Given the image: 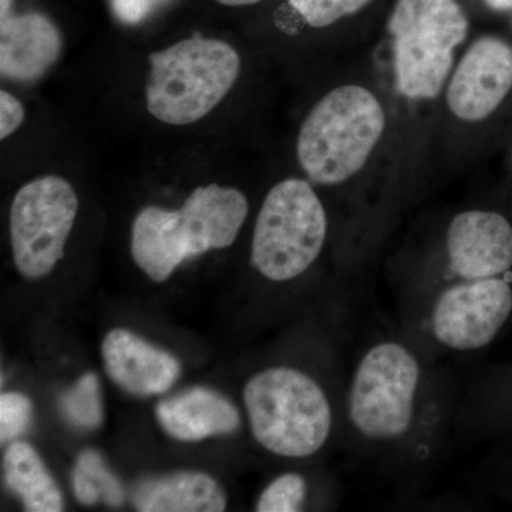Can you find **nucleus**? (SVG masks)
I'll list each match as a JSON object with an SVG mask.
<instances>
[{
    "label": "nucleus",
    "instance_id": "nucleus-1",
    "mask_svg": "<svg viewBox=\"0 0 512 512\" xmlns=\"http://www.w3.org/2000/svg\"><path fill=\"white\" fill-rule=\"evenodd\" d=\"M248 212L241 191L218 184L195 188L180 210L143 208L131 228L134 264L161 284L187 259L231 247Z\"/></svg>",
    "mask_w": 512,
    "mask_h": 512
},
{
    "label": "nucleus",
    "instance_id": "nucleus-2",
    "mask_svg": "<svg viewBox=\"0 0 512 512\" xmlns=\"http://www.w3.org/2000/svg\"><path fill=\"white\" fill-rule=\"evenodd\" d=\"M386 130L380 97L365 84H340L303 120L296 143L299 165L313 184L349 183L375 156Z\"/></svg>",
    "mask_w": 512,
    "mask_h": 512
},
{
    "label": "nucleus",
    "instance_id": "nucleus-3",
    "mask_svg": "<svg viewBox=\"0 0 512 512\" xmlns=\"http://www.w3.org/2000/svg\"><path fill=\"white\" fill-rule=\"evenodd\" d=\"M256 443L282 458L312 457L328 443L333 410L318 380L291 366L255 373L242 393Z\"/></svg>",
    "mask_w": 512,
    "mask_h": 512
},
{
    "label": "nucleus",
    "instance_id": "nucleus-4",
    "mask_svg": "<svg viewBox=\"0 0 512 512\" xmlns=\"http://www.w3.org/2000/svg\"><path fill=\"white\" fill-rule=\"evenodd\" d=\"M148 60L147 109L171 126L204 119L227 96L241 72L234 47L201 36L151 53Z\"/></svg>",
    "mask_w": 512,
    "mask_h": 512
},
{
    "label": "nucleus",
    "instance_id": "nucleus-5",
    "mask_svg": "<svg viewBox=\"0 0 512 512\" xmlns=\"http://www.w3.org/2000/svg\"><path fill=\"white\" fill-rule=\"evenodd\" d=\"M329 221L311 181L288 178L266 194L252 235L251 264L276 284L308 271L328 239Z\"/></svg>",
    "mask_w": 512,
    "mask_h": 512
},
{
    "label": "nucleus",
    "instance_id": "nucleus-6",
    "mask_svg": "<svg viewBox=\"0 0 512 512\" xmlns=\"http://www.w3.org/2000/svg\"><path fill=\"white\" fill-rule=\"evenodd\" d=\"M421 367L412 350L384 340L366 350L348 390V417L359 436L389 443L406 436L416 417Z\"/></svg>",
    "mask_w": 512,
    "mask_h": 512
},
{
    "label": "nucleus",
    "instance_id": "nucleus-7",
    "mask_svg": "<svg viewBox=\"0 0 512 512\" xmlns=\"http://www.w3.org/2000/svg\"><path fill=\"white\" fill-rule=\"evenodd\" d=\"M79 211L69 181L45 175L23 185L10 207L13 264L29 281L46 278L62 261Z\"/></svg>",
    "mask_w": 512,
    "mask_h": 512
},
{
    "label": "nucleus",
    "instance_id": "nucleus-8",
    "mask_svg": "<svg viewBox=\"0 0 512 512\" xmlns=\"http://www.w3.org/2000/svg\"><path fill=\"white\" fill-rule=\"evenodd\" d=\"M468 29L466 12L454 0L394 36V77L399 93L410 100L436 99L453 72L456 50L467 39Z\"/></svg>",
    "mask_w": 512,
    "mask_h": 512
},
{
    "label": "nucleus",
    "instance_id": "nucleus-9",
    "mask_svg": "<svg viewBox=\"0 0 512 512\" xmlns=\"http://www.w3.org/2000/svg\"><path fill=\"white\" fill-rule=\"evenodd\" d=\"M512 312V289L503 276L448 279L430 311V329L441 345L471 352L490 345Z\"/></svg>",
    "mask_w": 512,
    "mask_h": 512
},
{
    "label": "nucleus",
    "instance_id": "nucleus-10",
    "mask_svg": "<svg viewBox=\"0 0 512 512\" xmlns=\"http://www.w3.org/2000/svg\"><path fill=\"white\" fill-rule=\"evenodd\" d=\"M512 90V46L481 36L467 47L444 87L447 109L463 123L493 116Z\"/></svg>",
    "mask_w": 512,
    "mask_h": 512
},
{
    "label": "nucleus",
    "instance_id": "nucleus-11",
    "mask_svg": "<svg viewBox=\"0 0 512 512\" xmlns=\"http://www.w3.org/2000/svg\"><path fill=\"white\" fill-rule=\"evenodd\" d=\"M450 279L504 276L512 268V225L494 211L458 212L446 232Z\"/></svg>",
    "mask_w": 512,
    "mask_h": 512
},
{
    "label": "nucleus",
    "instance_id": "nucleus-12",
    "mask_svg": "<svg viewBox=\"0 0 512 512\" xmlns=\"http://www.w3.org/2000/svg\"><path fill=\"white\" fill-rule=\"evenodd\" d=\"M101 359L111 382L133 396L168 392L181 375L177 357L124 328L104 336Z\"/></svg>",
    "mask_w": 512,
    "mask_h": 512
},
{
    "label": "nucleus",
    "instance_id": "nucleus-13",
    "mask_svg": "<svg viewBox=\"0 0 512 512\" xmlns=\"http://www.w3.org/2000/svg\"><path fill=\"white\" fill-rule=\"evenodd\" d=\"M62 47L59 29L45 15H8L0 28V72L16 82H35L59 60Z\"/></svg>",
    "mask_w": 512,
    "mask_h": 512
},
{
    "label": "nucleus",
    "instance_id": "nucleus-14",
    "mask_svg": "<svg viewBox=\"0 0 512 512\" xmlns=\"http://www.w3.org/2000/svg\"><path fill=\"white\" fill-rule=\"evenodd\" d=\"M156 420L168 437L184 443L228 436L242 423L237 406L207 387H194L158 403Z\"/></svg>",
    "mask_w": 512,
    "mask_h": 512
},
{
    "label": "nucleus",
    "instance_id": "nucleus-15",
    "mask_svg": "<svg viewBox=\"0 0 512 512\" xmlns=\"http://www.w3.org/2000/svg\"><path fill=\"white\" fill-rule=\"evenodd\" d=\"M133 504L143 512H220L227 510L228 497L210 474L177 471L138 484Z\"/></svg>",
    "mask_w": 512,
    "mask_h": 512
},
{
    "label": "nucleus",
    "instance_id": "nucleus-16",
    "mask_svg": "<svg viewBox=\"0 0 512 512\" xmlns=\"http://www.w3.org/2000/svg\"><path fill=\"white\" fill-rule=\"evenodd\" d=\"M3 476L9 490L18 495L26 511H63V495L59 485L35 448L25 441H15L6 450Z\"/></svg>",
    "mask_w": 512,
    "mask_h": 512
},
{
    "label": "nucleus",
    "instance_id": "nucleus-17",
    "mask_svg": "<svg viewBox=\"0 0 512 512\" xmlns=\"http://www.w3.org/2000/svg\"><path fill=\"white\" fill-rule=\"evenodd\" d=\"M72 490L76 500L87 507L99 500L110 507H120L126 498L120 481L93 450L83 451L77 457L72 471Z\"/></svg>",
    "mask_w": 512,
    "mask_h": 512
},
{
    "label": "nucleus",
    "instance_id": "nucleus-18",
    "mask_svg": "<svg viewBox=\"0 0 512 512\" xmlns=\"http://www.w3.org/2000/svg\"><path fill=\"white\" fill-rule=\"evenodd\" d=\"M64 417L80 429L94 430L104 419L99 377L86 373L63 394L60 400Z\"/></svg>",
    "mask_w": 512,
    "mask_h": 512
},
{
    "label": "nucleus",
    "instance_id": "nucleus-19",
    "mask_svg": "<svg viewBox=\"0 0 512 512\" xmlns=\"http://www.w3.org/2000/svg\"><path fill=\"white\" fill-rule=\"evenodd\" d=\"M308 483L298 473H285L266 485L256 501L258 512H296L303 510Z\"/></svg>",
    "mask_w": 512,
    "mask_h": 512
},
{
    "label": "nucleus",
    "instance_id": "nucleus-20",
    "mask_svg": "<svg viewBox=\"0 0 512 512\" xmlns=\"http://www.w3.org/2000/svg\"><path fill=\"white\" fill-rule=\"evenodd\" d=\"M372 2L375 0H289V5L311 28L325 29L352 18Z\"/></svg>",
    "mask_w": 512,
    "mask_h": 512
},
{
    "label": "nucleus",
    "instance_id": "nucleus-21",
    "mask_svg": "<svg viewBox=\"0 0 512 512\" xmlns=\"http://www.w3.org/2000/svg\"><path fill=\"white\" fill-rule=\"evenodd\" d=\"M32 403L25 394L10 392L0 396V440L9 443L28 429Z\"/></svg>",
    "mask_w": 512,
    "mask_h": 512
},
{
    "label": "nucleus",
    "instance_id": "nucleus-22",
    "mask_svg": "<svg viewBox=\"0 0 512 512\" xmlns=\"http://www.w3.org/2000/svg\"><path fill=\"white\" fill-rule=\"evenodd\" d=\"M173 0H109L111 12L124 25H138Z\"/></svg>",
    "mask_w": 512,
    "mask_h": 512
},
{
    "label": "nucleus",
    "instance_id": "nucleus-23",
    "mask_svg": "<svg viewBox=\"0 0 512 512\" xmlns=\"http://www.w3.org/2000/svg\"><path fill=\"white\" fill-rule=\"evenodd\" d=\"M25 120V109L16 97L8 92L0 93V138L5 140L15 133Z\"/></svg>",
    "mask_w": 512,
    "mask_h": 512
},
{
    "label": "nucleus",
    "instance_id": "nucleus-24",
    "mask_svg": "<svg viewBox=\"0 0 512 512\" xmlns=\"http://www.w3.org/2000/svg\"><path fill=\"white\" fill-rule=\"evenodd\" d=\"M481 2L494 12H512V0H481Z\"/></svg>",
    "mask_w": 512,
    "mask_h": 512
},
{
    "label": "nucleus",
    "instance_id": "nucleus-25",
    "mask_svg": "<svg viewBox=\"0 0 512 512\" xmlns=\"http://www.w3.org/2000/svg\"><path fill=\"white\" fill-rule=\"evenodd\" d=\"M217 2L224 6H232V8H238V6L255 5V3L262 2V0H217Z\"/></svg>",
    "mask_w": 512,
    "mask_h": 512
},
{
    "label": "nucleus",
    "instance_id": "nucleus-26",
    "mask_svg": "<svg viewBox=\"0 0 512 512\" xmlns=\"http://www.w3.org/2000/svg\"><path fill=\"white\" fill-rule=\"evenodd\" d=\"M13 0H2V18L10 15V8H12Z\"/></svg>",
    "mask_w": 512,
    "mask_h": 512
}]
</instances>
